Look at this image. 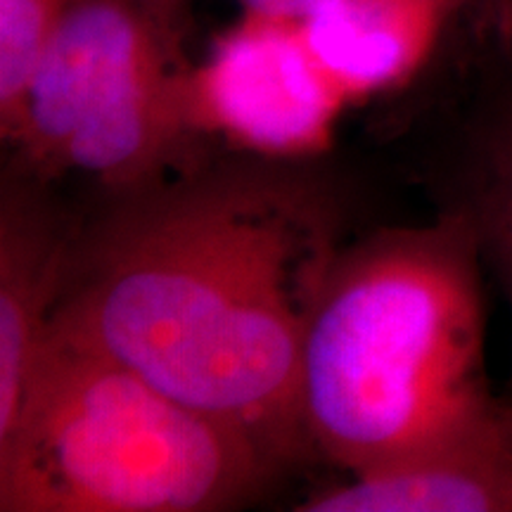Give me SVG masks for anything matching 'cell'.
Returning a JSON list of instances; mask_svg holds the SVG:
<instances>
[{
    "instance_id": "cell-1",
    "label": "cell",
    "mask_w": 512,
    "mask_h": 512,
    "mask_svg": "<svg viewBox=\"0 0 512 512\" xmlns=\"http://www.w3.org/2000/svg\"><path fill=\"white\" fill-rule=\"evenodd\" d=\"M309 162L238 152L110 195L76 228L53 332L230 422L283 467L311 458L299 366L347 216Z\"/></svg>"
},
{
    "instance_id": "cell-2",
    "label": "cell",
    "mask_w": 512,
    "mask_h": 512,
    "mask_svg": "<svg viewBox=\"0 0 512 512\" xmlns=\"http://www.w3.org/2000/svg\"><path fill=\"white\" fill-rule=\"evenodd\" d=\"M482 252L453 207L347 242L306 330L299 415L354 475L458 437L501 406L486 375Z\"/></svg>"
},
{
    "instance_id": "cell-3",
    "label": "cell",
    "mask_w": 512,
    "mask_h": 512,
    "mask_svg": "<svg viewBox=\"0 0 512 512\" xmlns=\"http://www.w3.org/2000/svg\"><path fill=\"white\" fill-rule=\"evenodd\" d=\"M280 467L230 422L50 332L0 439V512L230 510L254 501Z\"/></svg>"
},
{
    "instance_id": "cell-4",
    "label": "cell",
    "mask_w": 512,
    "mask_h": 512,
    "mask_svg": "<svg viewBox=\"0 0 512 512\" xmlns=\"http://www.w3.org/2000/svg\"><path fill=\"white\" fill-rule=\"evenodd\" d=\"M162 29L140 0H69L3 131L15 169L46 183L79 174L117 195L202 159Z\"/></svg>"
},
{
    "instance_id": "cell-5",
    "label": "cell",
    "mask_w": 512,
    "mask_h": 512,
    "mask_svg": "<svg viewBox=\"0 0 512 512\" xmlns=\"http://www.w3.org/2000/svg\"><path fill=\"white\" fill-rule=\"evenodd\" d=\"M197 133H221L238 152L313 159L330 143L344 91L306 46L302 24L252 15L188 79Z\"/></svg>"
},
{
    "instance_id": "cell-6",
    "label": "cell",
    "mask_w": 512,
    "mask_h": 512,
    "mask_svg": "<svg viewBox=\"0 0 512 512\" xmlns=\"http://www.w3.org/2000/svg\"><path fill=\"white\" fill-rule=\"evenodd\" d=\"M76 228L46 181L12 166L0 190V439L15 427L53 332Z\"/></svg>"
},
{
    "instance_id": "cell-7",
    "label": "cell",
    "mask_w": 512,
    "mask_h": 512,
    "mask_svg": "<svg viewBox=\"0 0 512 512\" xmlns=\"http://www.w3.org/2000/svg\"><path fill=\"white\" fill-rule=\"evenodd\" d=\"M299 512H512V396L441 444L313 491Z\"/></svg>"
},
{
    "instance_id": "cell-8",
    "label": "cell",
    "mask_w": 512,
    "mask_h": 512,
    "mask_svg": "<svg viewBox=\"0 0 512 512\" xmlns=\"http://www.w3.org/2000/svg\"><path fill=\"white\" fill-rule=\"evenodd\" d=\"M448 0H325L302 19L306 46L344 93L392 86L430 48Z\"/></svg>"
},
{
    "instance_id": "cell-9",
    "label": "cell",
    "mask_w": 512,
    "mask_h": 512,
    "mask_svg": "<svg viewBox=\"0 0 512 512\" xmlns=\"http://www.w3.org/2000/svg\"><path fill=\"white\" fill-rule=\"evenodd\" d=\"M448 162L444 204L472 223L512 311V88L472 114Z\"/></svg>"
},
{
    "instance_id": "cell-10",
    "label": "cell",
    "mask_w": 512,
    "mask_h": 512,
    "mask_svg": "<svg viewBox=\"0 0 512 512\" xmlns=\"http://www.w3.org/2000/svg\"><path fill=\"white\" fill-rule=\"evenodd\" d=\"M69 0H0V133L15 121L31 76Z\"/></svg>"
},
{
    "instance_id": "cell-11",
    "label": "cell",
    "mask_w": 512,
    "mask_h": 512,
    "mask_svg": "<svg viewBox=\"0 0 512 512\" xmlns=\"http://www.w3.org/2000/svg\"><path fill=\"white\" fill-rule=\"evenodd\" d=\"M240 3L256 17L302 22L325 0H240Z\"/></svg>"
},
{
    "instance_id": "cell-12",
    "label": "cell",
    "mask_w": 512,
    "mask_h": 512,
    "mask_svg": "<svg viewBox=\"0 0 512 512\" xmlns=\"http://www.w3.org/2000/svg\"><path fill=\"white\" fill-rule=\"evenodd\" d=\"M140 3H143L145 8L150 10L152 15H155V17L159 19V22L164 24V19L171 15V10L176 8L178 0H140Z\"/></svg>"
},
{
    "instance_id": "cell-13",
    "label": "cell",
    "mask_w": 512,
    "mask_h": 512,
    "mask_svg": "<svg viewBox=\"0 0 512 512\" xmlns=\"http://www.w3.org/2000/svg\"><path fill=\"white\" fill-rule=\"evenodd\" d=\"M505 8H508V17H510V24H512V0H505Z\"/></svg>"
}]
</instances>
